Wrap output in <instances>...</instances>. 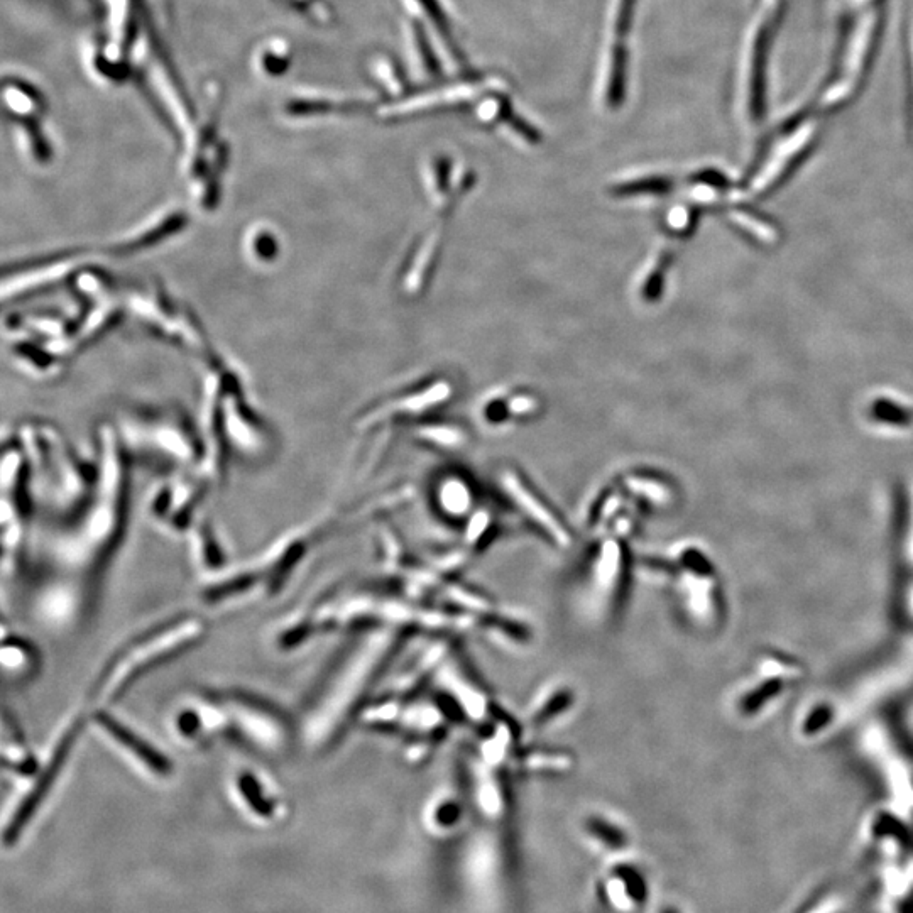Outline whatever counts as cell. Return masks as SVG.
<instances>
[{
  "instance_id": "6da1fadb",
  "label": "cell",
  "mask_w": 913,
  "mask_h": 913,
  "mask_svg": "<svg viewBox=\"0 0 913 913\" xmlns=\"http://www.w3.org/2000/svg\"><path fill=\"white\" fill-rule=\"evenodd\" d=\"M596 897L607 912H643L650 900V880L645 868L631 858L611 856L597 875Z\"/></svg>"
},
{
  "instance_id": "8992f818",
  "label": "cell",
  "mask_w": 913,
  "mask_h": 913,
  "mask_svg": "<svg viewBox=\"0 0 913 913\" xmlns=\"http://www.w3.org/2000/svg\"><path fill=\"white\" fill-rule=\"evenodd\" d=\"M569 758H564V755H552L548 751H542V753H531L528 758H525L526 768L530 771H562L564 768L569 766Z\"/></svg>"
},
{
  "instance_id": "52a82bcc",
  "label": "cell",
  "mask_w": 913,
  "mask_h": 913,
  "mask_svg": "<svg viewBox=\"0 0 913 913\" xmlns=\"http://www.w3.org/2000/svg\"><path fill=\"white\" fill-rule=\"evenodd\" d=\"M636 0H621L619 4L618 22H616V31H618L619 43L623 44V38L631 31L633 16H635Z\"/></svg>"
},
{
  "instance_id": "5b68a950",
  "label": "cell",
  "mask_w": 913,
  "mask_h": 913,
  "mask_svg": "<svg viewBox=\"0 0 913 913\" xmlns=\"http://www.w3.org/2000/svg\"><path fill=\"white\" fill-rule=\"evenodd\" d=\"M572 700H574L572 690L567 689L564 685L553 687L545 694L540 695L538 706L531 707V724L533 726H543V724L557 719V716L567 711V707L572 706Z\"/></svg>"
},
{
  "instance_id": "277c9868",
  "label": "cell",
  "mask_w": 913,
  "mask_h": 913,
  "mask_svg": "<svg viewBox=\"0 0 913 913\" xmlns=\"http://www.w3.org/2000/svg\"><path fill=\"white\" fill-rule=\"evenodd\" d=\"M584 836L585 839H589L594 848L601 849L611 856L624 854L629 849L628 831L606 815L587 817L584 824Z\"/></svg>"
},
{
  "instance_id": "7a4b0ae2",
  "label": "cell",
  "mask_w": 913,
  "mask_h": 913,
  "mask_svg": "<svg viewBox=\"0 0 913 913\" xmlns=\"http://www.w3.org/2000/svg\"><path fill=\"white\" fill-rule=\"evenodd\" d=\"M503 484L506 487V491L511 494V498L518 503L523 511H525L526 516L535 521L536 525L540 526V530L543 533H547L552 540L553 545H557L560 548L569 547L570 540V531L567 530V526L558 520L557 516L550 511V509L542 503V499L536 498L535 494L531 493L528 486H525L523 482L514 476L513 472H504Z\"/></svg>"
},
{
  "instance_id": "3957f363",
  "label": "cell",
  "mask_w": 913,
  "mask_h": 913,
  "mask_svg": "<svg viewBox=\"0 0 913 913\" xmlns=\"http://www.w3.org/2000/svg\"><path fill=\"white\" fill-rule=\"evenodd\" d=\"M778 14H782L780 9L773 12L760 26V31L756 34L755 46H753V61H751V87H749V107L751 114L756 121L760 119L765 112V66L768 48H770L771 34L775 29Z\"/></svg>"
}]
</instances>
